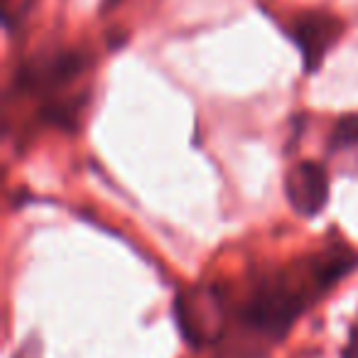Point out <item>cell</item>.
<instances>
[{
	"mask_svg": "<svg viewBox=\"0 0 358 358\" xmlns=\"http://www.w3.org/2000/svg\"><path fill=\"white\" fill-rule=\"evenodd\" d=\"M319 292L317 287H307L302 282H294V278H273L263 282L248 302L241 307V322L258 334H282L289 324L297 319V314L307 307L312 294Z\"/></svg>",
	"mask_w": 358,
	"mask_h": 358,
	"instance_id": "6da1fadb",
	"label": "cell"
},
{
	"mask_svg": "<svg viewBox=\"0 0 358 358\" xmlns=\"http://www.w3.org/2000/svg\"><path fill=\"white\" fill-rule=\"evenodd\" d=\"M341 30V20L329 15V13H302V15L294 17L289 35L297 42L299 52L307 62V69H317L324 55L338 40Z\"/></svg>",
	"mask_w": 358,
	"mask_h": 358,
	"instance_id": "7a4b0ae2",
	"label": "cell"
},
{
	"mask_svg": "<svg viewBox=\"0 0 358 358\" xmlns=\"http://www.w3.org/2000/svg\"><path fill=\"white\" fill-rule=\"evenodd\" d=\"M287 199L302 216H314L329 199V177L322 164L299 162L287 177Z\"/></svg>",
	"mask_w": 358,
	"mask_h": 358,
	"instance_id": "3957f363",
	"label": "cell"
},
{
	"mask_svg": "<svg viewBox=\"0 0 358 358\" xmlns=\"http://www.w3.org/2000/svg\"><path fill=\"white\" fill-rule=\"evenodd\" d=\"M84 69L86 57L81 52H62V55L52 57L50 62H42L40 66H25V71L17 76V86H22V89H57Z\"/></svg>",
	"mask_w": 358,
	"mask_h": 358,
	"instance_id": "277c9868",
	"label": "cell"
},
{
	"mask_svg": "<svg viewBox=\"0 0 358 358\" xmlns=\"http://www.w3.org/2000/svg\"><path fill=\"white\" fill-rule=\"evenodd\" d=\"M358 143V115H346L336 123L331 133L334 148H351Z\"/></svg>",
	"mask_w": 358,
	"mask_h": 358,
	"instance_id": "5b68a950",
	"label": "cell"
},
{
	"mask_svg": "<svg viewBox=\"0 0 358 358\" xmlns=\"http://www.w3.org/2000/svg\"><path fill=\"white\" fill-rule=\"evenodd\" d=\"M115 3H118V0H108V6H115Z\"/></svg>",
	"mask_w": 358,
	"mask_h": 358,
	"instance_id": "8992f818",
	"label": "cell"
}]
</instances>
